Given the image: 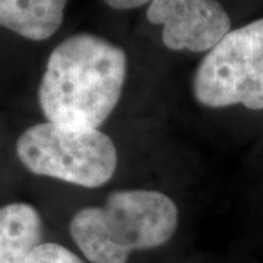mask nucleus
<instances>
[{"mask_svg": "<svg viewBox=\"0 0 263 263\" xmlns=\"http://www.w3.org/2000/svg\"><path fill=\"white\" fill-rule=\"evenodd\" d=\"M16 155L37 176L86 189L104 186L117 168V149L105 133L51 122L22 132Z\"/></svg>", "mask_w": 263, "mask_h": 263, "instance_id": "obj_3", "label": "nucleus"}, {"mask_svg": "<svg viewBox=\"0 0 263 263\" xmlns=\"http://www.w3.org/2000/svg\"><path fill=\"white\" fill-rule=\"evenodd\" d=\"M107 6L116 10H130L149 5L152 0H103Z\"/></svg>", "mask_w": 263, "mask_h": 263, "instance_id": "obj_9", "label": "nucleus"}, {"mask_svg": "<svg viewBox=\"0 0 263 263\" xmlns=\"http://www.w3.org/2000/svg\"><path fill=\"white\" fill-rule=\"evenodd\" d=\"M43 219L29 203H8L0 208V263H25L41 245Z\"/></svg>", "mask_w": 263, "mask_h": 263, "instance_id": "obj_7", "label": "nucleus"}, {"mask_svg": "<svg viewBox=\"0 0 263 263\" xmlns=\"http://www.w3.org/2000/svg\"><path fill=\"white\" fill-rule=\"evenodd\" d=\"M179 226L173 199L157 190H116L76 212L69 233L91 263H127L133 252L168 243Z\"/></svg>", "mask_w": 263, "mask_h": 263, "instance_id": "obj_2", "label": "nucleus"}, {"mask_svg": "<svg viewBox=\"0 0 263 263\" xmlns=\"http://www.w3.org/2000/svg\"><path fill=\"white\" fill-rule=\"evenodd\" d=\"M67 0H0V27L31 41H44L62 27Z\"/></svg>", "mask_w": 263, "mask_h": 263, "instance_id": "obj_6", "label": "nucleus"}, {"mask_svg": "<svg viewBox=\"0 0 263 263\" xmlns=\"http://www.w3.org/2000/svg\"><path fill=\"white\" fill-rule=\"evenodd\" d=\"M126 75L127 56L120 46L79 32L48 56L38 103L47 122L98 129L120 101Z\"/></svg>", "mask_w": 263, "mask_h": 263, "instance_id": "obj_1", "label": "nucleus"}, {"mask_svg": "<svg viewBox=\"0 0 263 263\" xmlns=\"http://www.w3.org/2000/svg\"><path fill=\"white\" fill-rule=\"evenodd\" d=\"M200 104L263 110V18L231 29L202 59L193 78Z\"/></svg>", "mask_w": 263, "mask_h": 263, "instance_id": "obj_4", "label": "nucleus"}, {"mask_svg": "<svg viewBox=\"0 0 263 263\" xmlns=\"http://www.w3.org/2000/svg\"><path fill=\"white\" fill-rule=\"evenodd\" d=\"M146 18L161 27V40L173 51H209L231 31V18L218 0H152Z\"/></svg>", "mask_w": 263, "mask_h": 263, "instance_id": "obj_5", "label": "nucleus"}, {"mask_svg": "<svg viewBox=\"0 0 263 263\" xmlns=\"http://www.w3.org/2000/svg\"><path fill=\"white\" fill-rule=\"evenodd\" d=\"M25 263H84L73 252L56 243H41L37 246Z\"/></svg>", "mask_w": 263, "mask_h": 263, "instance_id": "obj_8", "label": "nucleus"}]
</instances>
